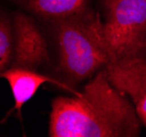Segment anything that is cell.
<instances>
[{
    "mask_svg": "<svg viewBox=\"0 0 146 137\" xmlns=\"http://www.w3.org/2000/svg\"><path fill=\"white\" fill-rule=\"evenodd\" d=\"M0 78H3L8 81L11 88V92L15 100V107L12 111H17L19 114L22 107L29 102L37 92L40 87L44 83H51L60 88V83L51 75L41 73L37 70L10 67L6 71L0 75ZM10 111L9 113H11Z\"/></svg>",
    "mask_w": 146,
    "mask_h": 137,
    "instance_id": "8992f818",
    "label": "cell"
},
{
    "mask_svg": "<svg viewBox=\"0 0 146 137\" xmlns=\"http://www.w3.org/2000/svg\"><path fill=\"white\" fill-rule=\"evenodd\" d=\"M143 124L127 95L110 83L104 69L80 94L52 100L48 136L139 137Z\"/></svg>",
    "mask_w": 146,
    "mask_h": 137,
    "instance_id": "6da1fadb",
    "label": "cell"
},
{
    "mask_svg": "<svg viewBox=\"0 0 146 137\" xmlns=\"http://www.w3.org/2000/svg\"><path fill=\"white\" fill-rule=\"evenodd\" d=\"M44 23L56 60L51 76L60 89L80 94L77 87L113 60L101 15L89 6Z\"/></svg>",
    "mask_w": 146,
    "mask_h": 137,
    "instance_id": "7a4b0ae2",
    "label": "cell"
},
{
    "mask_svg": "<svg viewBox=\"0 0 146 137\" xmlns=\"http://www.w3.org/2000/svg\"><path fill=\"white\" fill-rule=\"evenodd\" d=\"M15 53L13 19L0 11V75L12 65Z\"/></svg>",
    "mask_w": 146,
    "mask_h": 137,
    "instance_id": "ba28073f",
    "label": "cell"
},
{
    "mask_svg": "<svg viewBox=\"0 0 146 137\" xmlns=\"http://www.w3.org/2000/svg\"><path fill=\"white\" fill-rule=\"evenodd\" d=\"M15 53L11 67L37 70L51 64L50 45L33 15L17 11L13 15Z\"/></svg>",
    "mask_w": 146,
    "mask_h": 137,
    "instance_id": "277c9868",
    "label": "cell"
},
{
    "mask_svg": "<svg viewBox=\"0 0 146 137\" xmlns=\"http://www.w3.org/2000/svg\"><path fill=\"white\" fill-rule=\"evenodd\" d=\"M110 83L130 97L143 126L146 128V57L113 59L104 68Z\"/></svg>",
    "mask_w": 146,
    "mask_h": 137,
    "instance_id": "5b68a950",
    "label": "cell"
},
{
    "mask_svg": "<svg viewBox=\"0 0 146 137\" xmlns=\"http://www.w3.org/2000/svg\"><path fill=\"white\" fill-rule=\"evenodd\" d=\"M113 59L146 57V0H101Z\"/></svg>",
    "mask_w": 146,
    "mask_h": 137,
    "instance_id": "3957f363",
    "label": "cell"
},
{
    "mask_svg": "<svg viewBox=\"0 0 146 137\" xmlns=\"http://www.w3.org/2000/svg\"><path fill=\"white\" fill-rule=\"evenodd\" d=\"M20 8L23 12L37 18L41 21H48L65 17L89 7L90 0H7Z\"/></svg>",
    "mask_w": 146,
    "mask_h": 137,
    "instance_id": "52a82bcc",
    "label": "cell"
}]
</instances>
